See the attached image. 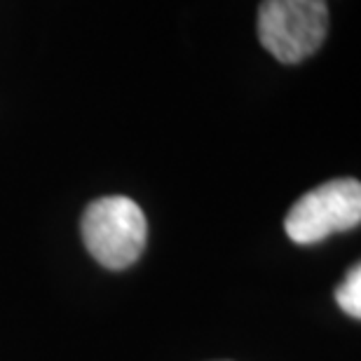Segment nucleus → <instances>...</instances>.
Returning <instances> with one entry per match:
<instances>
[{
    "instance_id": "obj_2",
    "label": "nucleus",
    "mask_w": 361,
    "mask_h": 361,
    "mask_svg": "<svg viewBox=\"0 0 361 361\" xmlns=\"http://www.w3.org/2000/svg\"><path fill=\"white\" fill-rule=\"evenodd\" d=\"M256 33L261 45L281 63H300L329 35L326 0H263Z\"/></svg>"
},
{
    "instance_id": "obj_4",
    "label": "nucleus",
    "mask_w": 361,
    "mask_h": 361,
    "mask_svg": "<svg viewBox=\"0 0 361 361\" xmlns=\"http://www.w3.org/2000/svg\"><path fill=\"white\" fill-rule=\"evenodd\" d=\"M336 300H338V305L343 307V312H348L350 317H355V319L361 317V268L359 265H355V268L348 272L343 284L338 286Z\"/></svg>"
},
{
    "instance_id": "obj_1",
    "label": "nucleus",
    "mask_w": 361,
    "mask_h": 361,
    "mask_svg": "<svg viewBox=\"0 0 361 361\" xmlns=\"http://www.w3.org/2000/svg\"><path fill=\"white\" fill-rule=\"evenodd\" d=\"M146 214L125 195L99 197L82 214V242L94 261L108 270H125L146 249Z\"/></svg>"
},
{
    "instance_id": "obj_3",
    "label": "nucleus",
    "mask_w": 361,
    "mask_h": 361,
    "mask_svg": "<svg viewBox=\"0 0 361 361\" xmlns=\"http://www.w3.org/2000/svg\"><path fill=\"white\" fill-rule=\"evenodd\" d=\"M361 221V183L357 178H336L312 188L291 207L284 228L295 244H317L329 235L357 228Z\"/></svg>"
}]
</instances>
